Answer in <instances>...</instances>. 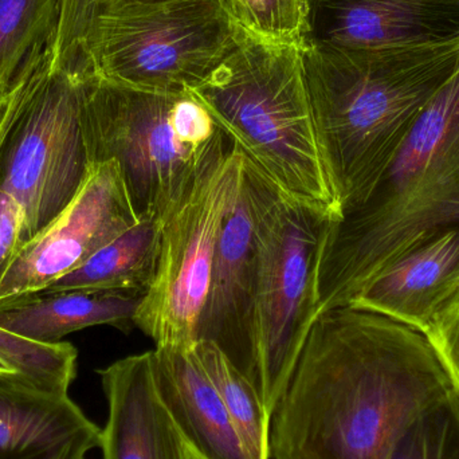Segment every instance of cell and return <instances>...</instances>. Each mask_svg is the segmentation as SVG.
I'll return each instance as SVG.
<instances>
[{"instance_id":"cell-1","label":"cell","mask_w":459,"mask_h":459,"mask_svg":"<svg viewBox=\"0 0 459 459\" xmlns=\"http://www.w3.org/2000/svg\"><path fill=\"white\" fill-rule=\"evenodd\" d=\"M425 334L351 305L320 313L270 418V459H385L455 388Z\"/></svg>"},{"instance_id":"cell-2","label":"cell","mask_w":459,"mask_h":459,"mask_svg":"<svg viewBox=\"0 0 459 459\" xmlns=\"http://www.w3.org/2000/svg\"><path fill=\"white\" fill-rule=\"evenodd\" d=\"M305 81L342 215L360 204L431 100L459 70V39L352 48L309 43Z\"/></svg>"},{"instance_id":"cell-3","label":"cell","mask_w":459,"mask_h":459,"mask_svg":"<svg viewBox=\"0 0 459 459\" xmlns=\"http://www.w3.org/2000/svg\"><path fill=\"white\" fill-rule=\"evenodd\" d=\"M450 230H459V70L368 196L329 226L318 259V315L347 305L402 256Z\"/></svg>"},{"instance_id":"cell-4","label":"cell","mask_w":459,"mask_h":459,"mask_svg":"<svg viewBox=\"0 0 459 459\" xmlns=\"http://www.w3.org/2000/svg\"><path fill=\"white\" fill-rule=\"evenodd\" d=\"M188 91L281 193L340 220L316 134L302 48L238 29L225 59Z\"/></svg>"},{"instance_id":"cell-5","label":"cell","mask_w":459,"mask_h":459,"mask_svg":"<svg viewBox=\"0 0 459 459\" xmlns=\"http://www.w3.org/2000/svg\"><path fill=\"white\" fill-rule=\"evenodd\" d=\"M82 131L89 163L115 160L139 220L163 218L228 136L190 91H139L88 74Z\"/></svg>"},{"instance_id":"cell-6","label":"cell","mask_w":459,"mask_h":459,"mask_svg":"<svg viewBox=\"0 0 459 459\" xmlns=\"http://www.w3.org/2000/svg\"><path fill=\"white\" fill-rule=\"evenodd\" d=\"M333 218L270 185L256 223L255 385L272 418L318 316L317 269Z\"/></svg>"},{"instance_id":"cell-7","label":"cell","mask_w":459,"mask_h":459,"mask_svg":"<svg viewBox=\"0 0 459 459\" xmlns=\"http://www.w3.org/2000/svg\"><path fill=\"white\" fill-rule=\"evenodd\" d=\"M237 37L221 0L121 2L94 29L89 73L139 91L182 93L212 74Z\"/></svg>"},{"instance_id":"cell-8","label":"cell","mask_w":459,"mask_h":459,"mask_svg":"<svg viewBox=\"0 0 459 459\" xmlns=\"http://www.w3.org/2000/svg\"><path fill=\"white\" fill-rule=\"evenodd\" d=\"M243 163L234 145L218 151L161 218L158 267L134 317V326L156 348L194 350L198 342L221 231L239 194Z\"/></svg>"},{"instance_id":"cell-9","label":"cell","mask_w":459,"mask_h":459,"mask_svg":"<svg viewBox=\"0 0 459 459\" xmlns=\"http://www.w3.org/2000/svg\"><path fill=\"white\" fill-rule=\"evenodd\" d=\"M85 78L51 66L0 153V190L21 204L29 242L72 204L88 178Z\"/></svg>"},{"instance_id":"cell-10","label":"cell","mask_w":459,"mask_h":459,"mask_svg":"<svg viewBox=\"0 0 459 459\" xmlns=\"http://www.w3.org/2000/svg\"><path fill=\"white\" fill-rule=\"evenodd\" d=\"M139 222L118 164H93L72 204L8 267L0 305L45 290Z\"/></svg>"},{"instance_id":"cell-11","label":"cell","mask_w":459,"mask_h":459,"mask_svg":"<svg viewBox=\"0 0 459 459\" xmlns=\"http://www.w3.org/2000/svg\"><path fill=\"white\" fill-rule=\"evenodd\" d=\"M270 185L272 182L245 158L242 185L221 231L198 331V342H214L254 385L256 223Z\"/></svg>"},{"instance_id":"cell-12","label":"cell","mask_w":459,"mask_h":459,"mask_svg":"<svg viewBox=\"0 0 459 459\" xmlns=\"http://www.w3.org/2000/svg\"><path fill=\"white\" fill-rule=\"evenodd\" d=\"M459 39V0H309V43L352 48Z\"/></svg>"},{"instance_id":"cell-13","label":"cell","mask_w":459,"mask_h":459,"mask_svg":"<svg viewBox=\"0 0 459 459\" xmlns=\"http://www.w3.org/2000/svg\"><path fill=\"white\" fill-rule=\"evenodd\" d=\"M101 434L69 393L0 375V459H86Z\"/></svg>"},{"instance_id":"cell-14","label":"cell","mask_w":459,"mask_h":459,"mask_svg":"<svg viewBox=\"0 0 459 459\" xmlns=\"http://www.w3.org/2000/svg\"><path fill=\"white\" fill-rule=\"evenodd\" d=\"M99 375L108 404L102 459H183L185 437L159 394L153 351L120 359Z\"/></svg>"},{"instance_id":"cell-15","label":"cell","mask_w":459,"mask_h":459,"mask_svg":"<svg viewBox=\"0 0 459 459\" xmlns=\"http://www.w3.org/2000/svg\"><path fill=\"white\" fill-rule=\"evenodd\" d=\"M156 385L185 438L206 459H250L228 409L193 350L155 348Z\"/></svg>"},{"instance_id":"cell-16","label":"cell","mask_w":459,"mask_h":459,"mask_svg":"<svg viewBox=\"0 0 459 459\" xmlns=\"http://www.w3.org/2000/svg\"><path fill=\"white\" fill-rule=\"evenodd\" d=\"M458 274L459 230H450L402 256L347 305L422 333L434 302Z\"/></svg>"},{"instance_id":"cell-17","label":"cell","mask_w":459,"mask_h":459,"mask_svg":"<svg viewBox=\"0 0 459 459\" xmlns=\"http://www.w3.org/2000/svg\"><path fill=\"white\" fill-rule=\"evenodd\" d=\"M145 293L116 290L38 291L0 305V328L32 342L56 344L73 332L110 325L134 328Z\"/></svg>"},{"instance_id":"cell-18","label":"cell","mask_w":459,"mask_h":459,"mask_svg":"<svg viewBox=\"0 0 459 459\" xmlns=\"http://www.w3.org/2000/svg\"><path fill=\"white\" fill-rule=\"evenodd\" d=\"M161 228V218L140 221L45 290L85 289L145 293L158 267Z\"/></svg>"},{"instance_id":"cell-19","label":"cell","mask_w":459,"mask_h":459,"mask_svg":"<svg viewBox=\"0 0 459 459\" xmlns=\"http://www.w3.org/2000/svg\"><path fill=\"white\" fill-rule=\"evenodd\" d=\"M61 0H0V91L54 61Z\"/></svg>"},{"instance_id":"cell-20","label":"cell","mask_w":459,"mask_h":459,"mask_svg":"<svg viewBox=\"0 0 459 459\" xmlns=\"http://www.w3.org/2000/svg\"><path fill=\"white\" fill-rule=\"evenodd\" d=\"M193 351L222 398L248 458L270 459V415L255 385L214 342L199 340Z\"/></svg>"},{"instance_id":"cell-21","label":"cell","mask_w":459,"mask_h":459,"mask_svg":"<svg viewBox=\"0 0 459 459\" xmlns=\"http://www.w3.org/2000/svg\"><path fill=\"white\" fill-rule=\"evenodd\" d=\"M385 459H459V390L422 410L394 442Z\"/></svg>"},{"instance_id":"cell-22","label":"cell","mask_w":459,"mask_h":459,"mask_svg":"<svg viewBox=\"0 0 459 459\" xmlns=\"http://www.w3.org/2000/svg\"><path fill=\"white\" fill-rule=\"evenodd\" d=\"M238 29L267 42L309 45V0H221Z\"/></svg>"},{"instance_id":"cell-23","label":"cell","mask_w":459,"mask_h":459,"mask_svg":"<svg viewBox=\"0 0 459 459\" xmlns=\"http://www.w3.org/2000/svg\"><path fill=\"white\" fill-rule=\"evenodd\" d=\"M77 359L72 342L46 344L0 328V361L13 374L43 387L69 393L77 377Z\"/></svg>"},{"instance_id":"cell-24","label":"cell","mask_w":459,"mask_h":459,"mask_svg":"<svg viewBox=\"0 0 459 459\" xmlns=\"http://www.w3.org/2000/svg\"><path fill=\"white\" fill-rule=\"evenodd\" d=\"M123 0H61V22L54 48V69L88 75L91 35L100 18Z\"/></svg>"},{"instance_id":"cell-25","label":"cell","mask_w":459,"mask_h":459,"mask_svg":"<svg viewBox=\"0 0 459 459\" xmlns=\"http://www.w3.org/2000/svg\"><path fill=\"white\" fill-rule=\"evenodd\" d=\"M422 333L459 390V274L434 302Z\"/></svg>"},{"instance_id":"cell-26","label":"cell","mask_w":459,"mask_h":459,"mask_svg":"<svg viewBox=\"0 0 459 459\" xmlns=\"http://www.w3.org/2000/svg\"><path fill=\"white\" fill-rule=\"evenodd\" d=\"M27 242L21 204L13 195L0 190V281Z\"/></svg>"},{"instance_id":"cell-27","label":"cell","mask_w":459,"mask_h":459,"mask_svg":"<svg viewBox=\"0 0 459 459\" xmlns=\"http://www.w3.org/2000/svg\"><path fill=\"white\" fill-rule=\"evenodd\" d=\"M51 66H53V62H48L37 72L19 81L13 88L0 91V153H2L13 126L18 123L22 112L26 108L32 91H35L40 78Z\"/></svg>"},{"instance_id":"cell-28","label":"cell","mask_w":459,"mask_h":459,"mask_svg":"<svg viewBox=\"0 0 459 459\" xmlns=\"http://www.w3.org/2000/svg\"><path fill=\"white\" fill-rule=\"evenodd\" d=\"M183 459L206 458H204V455H202L201 453H199L198 450H196L195 447H194L193 445H191L190 442H188L187 439L185 438V441H183Z\"/></svg>"},{"instance_id":"cell-29","label":"cell","mask_w":459,"mask_h":459,"mask_svg":"<svg viewBox=\"0 0 459 459\" xmlns=\"http://www.w3.org/2000/svg\"><path fill=\"white\" fill-rule=\"evenodd\" d=\"M123 2L159 3V2H169V0H123ZM118 4H120V3H118Z\"/></svg>"},{"instance_id":"cell-30","label":"cell","mask_w":459,"mask_h":459,"mask_svg":"<svg viewBox=\"0 0 459 459\" xmlns=\"http://www.w3.org/2000/svg\"><path fill=\"white\" fill-rule=\"evenodd\" d=\"M10 374H13V372L11 371V369H8L7 367H5L4 364H3L2 361H0V375H10Z\"/></svg>"}]
</instances>
